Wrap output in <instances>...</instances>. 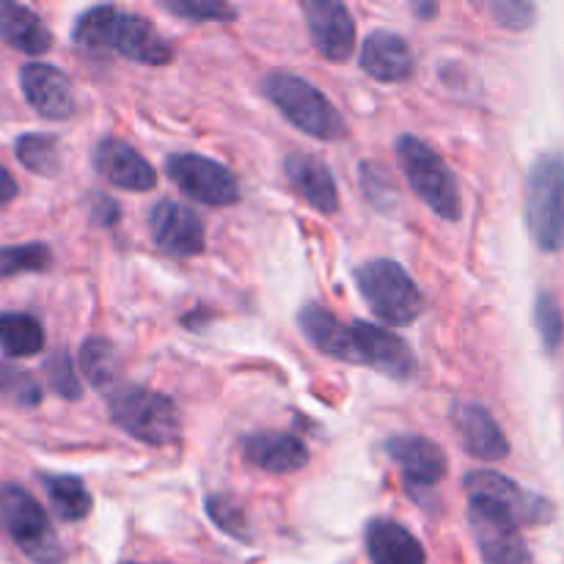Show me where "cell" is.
Wrapping results in <instances>:
<instances>
[{
	"label": "cell",
	"mask_w": 564,
	"mask_h": 564,
	"mask_svg": "<svg viewBox=\"0 0 564 564\" xmlns=\"http://www.w3.org/2000/svg\"><path fill=\"white\" fill-rule=\"evenodd\" d=\"M42 482L58 518L75 523L91 512V494L86 490L83 479L69 477V474H44Z\"/></svg>",
	"instance_id": "24"
},
{
	"label": "cell",
	"mask_w": 564,
	"mask_h": 564,
	"mask_svg": "<svg viewBox=\"0 0 564 564\" xmlns=\"http://www.w3.org/2000/svg\"><path fill=\"white\" fill-rule=\"evenodd\" d=\"M468 521H471V534L485 564H534L521 538V529L505 516L479 501H471Z\"/></svg>",
	"instance_id": "10"
},
{
	"label": "cell",
	"mask_w": 564,
	"mask_h": 564,
	"mask_svg": "<svg viewBox=\"0 0 564 564\" xmlns=\"http://www.w3.org/2000/svg\"><path fill=\"white\" fill-rule=\"evenodd\" d=\"M163 9L187 20H231L235 17V9L220 0H165Z\"/></svg>",
	"instance_id": "33"
},
{
	"label": "cell",
	"mask_w": 564,
	"mask_h": 564,
	"mask_svg": "<svg viewBox=\"0 0 564 564\" xmlns=\"http://www.w3.org/2000/svg\"><path fill=\"white\" fill-rule=\"evenodd\" d=\"M165 171L185 196L209 204V207H226V204H235L240 198L237 176L218 160H209L204 154H171L165 160Z\"/></svg>",
	"instance_id": "9"
},
{
	"label": "cell",
	"mask_w": 564,
	"mask_h": 564,
	"mask_svg": "<svg viewBox=\"0 0 564 564\" xmlns=\"http://www.w3.org/2000/svg\"><path fill=\"white\" fill-rule=\"evenodd\" d=\"M534 325L540 330V339L549 352H556L564 341V317L556 297L551 292H540L534 303Z\"/></svg>",
	"instance_id": "30"
},
{
	"label": "cell",
	"mask_w": 564,
	"mask_h": 564,
	"mask_svg": "<svg viewBox=\"0 0 564 564\" xmlns=\"http://www.w3.org/2000/svg\"><path fill=\"white\" fill-rule=\"evenodd\" d=\"M352 328V345H356V358L364 367H372L378 372L389 375V378H411L416 372V358H413L411 347L405 345L402 336H397L394 330H386L380 325L372 323H358L350 325Z\"/></svg>",
	"instance_id": "11"
},
{
	"label": "cell",
	"mask_w": 564,
	"mask_h": 564,
	"mask_svg": "<svg viewBox=\"0 0 564 564\" xmlns=\"http://www.w3.org/2000/svg\"><path fill=\"white\" fill-rule=\"evenodd\" d=\"M44 372H47L50 386H53L55 394H61L64 400H77L80 397V380H77L75 367H72L69 356L66 352H53L44 364Z\"/></svg>",
	"instance_id": "32"
},
{
	"label": "cell",
	"mask_w": 564,
	"mask_h": 564,
	"mask_svg": "<svg viewBox=\"0 0 564 564\" xmlns=\"http://www.w3.org/2000/svg\"><path fill=\"white\" fill-rule=\"evenodd\" d=\"M527 226L543 251L564 248V158L543 154L527 176Z\"/></svg>",
	"instance_id": "6"
},
{
	"label": "cell",
	"mask_w": 564,
	"mask_h": 564,
	"mask_svg": "<svg viewBox=\"0 0 564 564\" xmlns=\"http://www.w3.org/2000/svg\"><path fill=\"white\" fill-rule=\"evenodd\" d=\"M80 367L88 383L102 394H113L119 389V356L110 341L99 339V336L88 339L80 347Z\"/></svg>",
	"instance_id": "26"
},
{
	"label": "cell",
	"mask_w": 564,
	"mask_h": 564,
	"mask_svg": "<svg viewBox=\"0 0 564 564\" xmlns=\"http://www.w3.org/2000/svg\"><path fill=\"white\" fill-rule=\"evenodd\" d=\"M0 36L28 55H42L53 47V33L47 31L42 17L17 3H3L0 9Z\"/></svg>",
	"instance_id": "23"
},
{
	"label": "cell",
	"mask_w": 564,
	"mask_h": 564,
	"mask_svg": "<svg viewBox=\"0 0 564 564\" xmlns=\"http://www.w3.org/2000/svg\"><path fill=\"white\" fill-rule=\"evenodd\" d=\"M17 160L39 176H55L61 171V149L53 135L28 132L17 141Z\"/></svg>",
	"instance_id": "27"
},
{
	"label": "cell",
	"mask_w": 564,
	"mask_h": 564,
	"mask_svg": "<svg viewBox=\"0 0 564 564\" xmlns=\"http://www.w3.org/2000/svg\"><path fill=\"white\" fill-rule=\"evenodd\" d=\"M0 529L31 562L64 564V545L50 527L44 507L14 482L0 488Z\"/></svg>",
	"instance_id": "3"
},
{
	"label": "cell",
	"mask_w": 564,
	"mask_h": 564,
	"mask_svg": "<svg viewBox=\"0 0 564 564\" xmlns=\"http://www.w3.org/2000/svg\"><path fill=\"white\" fill-rule=\"evenodd\" d=\"M0 9H3V3H0Z\"/></svg>",
	"instance_id": "37"
},
{
	"label": "cell",
	"mask_w": 564,
	"mask_h": 564,
	"mask_svg": "<svg viewBox=\"0 0 564 564\" xmlns=\"http://www.w3.org/2000/svg\"><path fill=\"white\" fill-rule=\"evenodd\" d=\"M113 422L135 441L152 446H169L180 438L182 419L174 400L141 386H119L108 394Z\"/></svg>",
	"instance_id": "4"
},
{
	"label": "cell",
	"mask_w": 564,
	"mask_h": 564,
	"mask_svg": "<svg viewBox=\"0 0 564 564\" xmlns=\"http://www.w3.org/2000/svg\"><path fill=\"white\" fill-rule=\"evenodd\" d=\"M53 253L44 242H25V246L0 248V279H11L20 273H39L47 270Z\"/></svg>",
	"instance_id": "28"
},
{
	"label": "cell",
	"mask_w": 564,
	"mask_h": 564,
	"mask_svg": "<svg viewBox=\"0 0 564 564\" xmlns=\"http://www.w3.org/2000/svg\"><path fill=\"white\" fill-rule=\"evenodd\" d=\"M94 169L110 182V185L121 187V191L147 193L158 185V174L152 165L138 154L130 143L119 141V138H105L94 149Z\"/></svg>",
	"instance_id": "17"
},
{
	"label": "cell",
	"mask_w": 564,
	"mask_h": 564,
	"mask_svg": "<svg viewBox=\"0 0 564 564\" xmlns=\"http://www.w3.org/2000/svg\"><path fill=\"white\" fill-rule=\"evenodd\" d=\"M397 160L416 196L444 220H460V191L441 154L416 135L397 138Z\"/></svg>",
	"instance_id": "7"
},
{
	"label": "cell",
	"mask_w": 564,
	"mask_h": 564,
	"mask_svg": "<svg viewBox=\"0 0 564 564\" xmlns=\"http://www.w3.org/2000/svg\"><path fill=\"white\" fill-rule=\"evenodd\" d=\"M297 325H301L303 336L319 352H325L330 358H339V361L358 364L356 345H352V328L350 325H341L328 308L317 306V303H308L297 314Z\"/></svg>",
	"instance_id": "21"
},
{
	"label": "cell",
	"mask_w": 564,
	"mask_h": 564,
	"mask_svg": "<svg viewBox=\"0 0 564 564\" xmlns=\"http://www.w3.org/2000/svg\"><path fill=\"white\" fill-rule=\"evenodd\" d=\"M286 180L292 182L297 193L312 204L317 213L334 215L339 209V191H336V182L330 176L328 165L323 160L312 158V154L295 152L284 160Z\"/></svg>",
	"instance_id": "20"
},
{
	"label": "cell",
	"mask_w": 564,
	"mask_h": 564,
	"mask_svg": "<svg viewBox=\"0 0 564 564\" xmlns=\"http://www.w3.org/2000/svg\"><path fill=\"white\" fill-rule=\"evenodd\" d=\"M91 218L97 220V224L110 226V224H116V220H119V207H116V202H110V198L99 196V193H97V196H94Z\"/></svg>",
	"instance_id": "35"
},
{
	"label": "cell",
	"mask_w": 564,
	"mask_h": 564,
	"mask_svg": "<svg viewBox=\"0 0 564 564\" xmlns=\"http://www.w3.org/2000/svg\"><path fill=\"white\" fill-rule=\"evenodd\" d=\"M262 91L281 110V116L306 135L319 138V141H339L347 132L345 119L334 108V102L303 77L273 72L264 77Z\"/></svg>",
	"instance_id": "2"
},
{
	"label": "cell",
	"mask_w": 564,
	"mask_h": 564,
	"mask_svg": "<svg viewBox=\"0 0 564 564\" xmlns=\"http://www.w3.org/2000/svg\"><path fill=\"white\" fill-rule=\"evenodd\" d=\"M0 391H6L11 400L20 402V405L25 408L42 402V386H39L31 375L22 372V369L3 367V364H0Z\"/></svg>",
	"instance_id": "31"
},
{
	"label": "cell",
	"mask_w": 564,
	"mask_h": 564,
	"mask_svg": "<svg viewBox=\"0 0 564 564\" xmlns=\"http://www.w3.org/2000/svg\"><path fill=\"white\" fill-rule=\"evenodd\" d=\"M490 9H494L496 20L512 31H527L534 22V6L523 3V0H496Z\"/></svg>",
	"instance_id": "34"
},
{
	"label": "cell",
	"mask_w": 564,
	"mask_h": 564,
	"mask_svg": "<svg viewBox=\"0 0 564 564\" xmlns=\"http://www.w3.org/2000/svg\"><path fill=\"white\" fill-rule=\"evenodd\" d=\"M149 231L160 251L171 257H196L204 251L202 218L191 207L171 198H163L149 209Z\"/></svg>",
	"instance_id": "12"
},
{
	"label": "cell",
	"mask_w": 564,
	"mask_h": 564,
	"mask_svg": "<svg viewBox=\"0 0 564 564\" xmlns=\"http://www.w3.org/2000/svg\"><path fill=\"white\" fill-rule=\"evenodd\" d=\"M452 424L463 441V449L485 463H499L510 455L505 430L499 427L488 408L479 402H455L452 405Z\"/></svg>",
	"instance_id": "14"
},
{
	"label": "cell",
	"mask_w": 564,
	"mask_h": 564,
	"mask_svg": "<svg viewBox=\"0 0 564 564\" xmlns=\"http://www.w3.org/2000/svg\"><path fill=\"white\" fill-rule=\"evenodd\" d=\"M20 86L28 105L50 121H64L75 113V94L69 77L53 64H25L20 69Z\"/></svg>",
	"instance_id": "15"
},
{
	"label": "cell",
	"mask_w": 564,
	"mask_h": 564,
	"mask_svg": "<svg viewBox=\"0 0 564 564\" xmlns=\"http://www.w3.org/2000/svg\"><path fill=\"white\" fill-rule=\"evenodd\" d=\"M242 457L270 474H292L308 463V449L290 433H253L242 438Z\"/></svg>",
	"instance_id": "18"
},
{
	"label": "cell",
	"mask_w": 564,
	"mask_h": 564,
	"mask_svg": "<svg viewBox=\"0 0 564 564\" xmlns=\"http://www.w3.org/2000/svg\"><path fill=\"white\" fill-rule=\"evenodd\" d=\"M358 290H361L364 301L380 317L383 323L402 328L422 317L424 312V295L416 286V281L408 275L402 264L394 259H375L358 268L356 273Z\"/></svg>",
	"instance_id": "5"
},
{
	"label": "cell",
	"mask_w": 564,
	"mask_h": 564,
	"mask_svg": "<svg viewBox=\"0 0 564 564\" xmlns=\"http://www.w3.org/2000/svg\"><path fill=\"white\" fill-rule=\"evenodd\" d=\"M367 554L372 564H427L422 543L389 518H375L367 527Z\"/></svg>",
	"instance_id": "22"
},
{
	"label": "cell",
	"mask_w": 564,
	"mask_h": 564,
	"mask_svg": "<svg viewBox=\"0 0 564 564\" xmlns=\"http://www.w3.org/2000/svg\"><path fill=\"white\" fill-rule=\"evenodd\" d=\"M0 350L11 358H31L42 352V323L31 314H0Z\"/></svg>",
	"instance_id": "25"
},
{
	"label": "cell",
	"mask_w": 564,
	"mask_h": 564,
	"mask_svg": "<svg viewBox=\"0 0 564 564\" xmlns=\"http://www.w3.org/2000/svg\"><path fill=\"white\" fill-rule=\"evenodd\" d=\"M386 452L400 466L402 479L411 490H430L446 477V455L433 441L400 435L386 444Z\"/></svg>",
	"instance_id": "16"
},
{
	"label": "cell",
	"mask_w": 564,
	"mask_h": 564,
	"mask_svg": "<svg viewBox=\"0 0 564 564\" xmlns=\"http://www.w3.org/2000/svg\"><path fill=\"white\" fill-rule=\"evenodd\" d=\"M72 39L80 50L91 55L119 53L130 61H141L149 66L169 64L174 50L160 36L158 28L138 14L113 9V6H97L86 14L77 17Z\"/></svg>",
	"instance_id": "1"
},
{
	"label": "cell",
	"mask_w": 564,
	"mask_h": 564,
	"mask_svg": "<svg viewBox=\"0 0 564 564\" xmlns=\"http://www.w3.org/2000/svg\"><path fill=\"white\" fill-rule=\"evenodd\" d=\"M17 196V182L9 171L0 165V204H9Z\"/></svg>",
	"instance_id": "36"
},
{
	"label": "cell",
	"mask_w": 564,
	"mask_h": 564,
	"mask_svg": "<svg viewBox=\"0 0 564 564\" xmlns=\"http://www.w3.org/2000/svg\"><path fill=\"white\" fill-rule=\"evenodd\" d=\"M466 490L471 501L490 507L507 521L516 523L518 529L543 527V523L554 521V505L549 499L532 494V490H523L521 485L499 471H485V468L471 471L466 477Z\"/></svg>",
	"instance_id": "8"
},
{
	"label": "cell",
	"mask_w": 564,
	"mask_h": 564,
	"mask_svg": "<svg viewBox=\"0 0 564 564\" xmlns=\"http://www.w3.org/2000/svg\"><path fill=\"white\" fill-rule=\"evenodd\" d=\"M314 47L328 61H347L356 47V22L350 11L336 0H306L303 3Z\"/></svg>",
	"instance_id": "13"
},
{
	"label": "cell",
	"mask_w": 564,
	"mask_h": 564,
	"mask_svg": "<svg viewBox=\"0 0 564 564\" xmlns=\"http://www.w3.org/2000/svg\"><path fill=\"white\" fill-rule=\"evenodd\" d=\"M361 69L380 83L408 80L413 75L411 47L391 31L369 33L361 47Z\"/></svg>",
	"instance_id": "19"
},
{
	"label": "cell",
	"mask_w": 564,
	"mask_h": 564,
	"mask_svg": "<svg viewBox=\"0 0 564 564\" xmlns=\"http://www.w3.org/2000/svg\"><path fill=\"white\" fill-rule=\"evenodd\" d=\"M207 516L213 518L215 527L224 529V532L231 534V538L251 540V532H248L251 527H248L246 510H242L240 501L231 499V496H226V494L209 496V499H207Z\"/></svg>",
	"instance_id": "29"
}]
</instances>
